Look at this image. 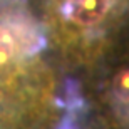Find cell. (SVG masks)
Listing matches in <instances>:
<instances>
[{"instance_id":"obj_1","label":"cell","mask_w":129,"mask_h":129,"mask_svg":"<svg viewBox=\"0 0 129 129\" xmlns=\"http://www.w3.org/2000/svg\"><path fill=\"white\" fill-rule=\"evenodd\" d=\"M111 0H67L64 15L77 25H94L106 17Z\"/></svg>"},{"instance_id":"obj_2","label":"cell","mask_w":129,"mask_h":129,"mask_svg":"<svg viewBox=\"0 0 129 129\" xmlns=\"http://www.w3.org/2000/svg\"><path fill=\"white\" fill-rule=\"evenodd\" d=\"M17 50L14 34L10 32L7 27H0V66H4L14 57Z\"/></svg>"},{"instance_id":"obj_3","label":"cell","mask_w":129,"mask_h":129,"mask_svg":"<svg viewBox=\"0 0 129 129\" xmlns=\"http://www.w3.org/2000/svg\"><path fill=\"white\" fill-rule=\"evenodd\" d=\"M114 92L122 101L129 102V71H121L114 77Z\"/></svg>"}]
</instances>
